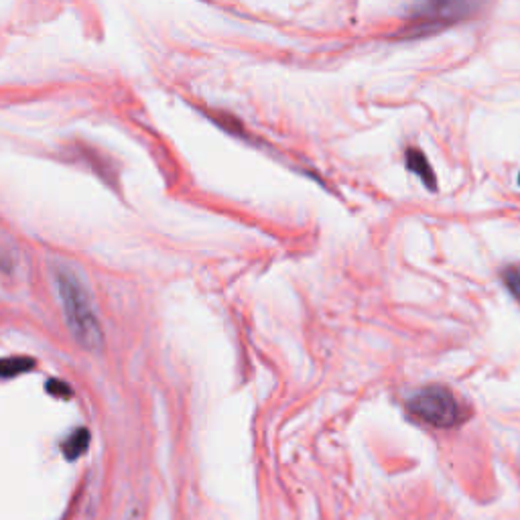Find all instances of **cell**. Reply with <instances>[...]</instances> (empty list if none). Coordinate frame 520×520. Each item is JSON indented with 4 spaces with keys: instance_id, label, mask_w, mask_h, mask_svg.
<instances>
[{
    "instance_id": "cell-1",
    "label": "cell",
    "mask_w": 520,
    "mask_h": 520,
    "mask_svg": "<svg viewBox=\"0 0 520 520\" xmlns=\"http://www.w3.org/2000/svg\"><path fill=\"white\" fill-rule=\"evenodd\" d=\"M55 287H58L67 327L75 337V342L82 348L92 350V352L100 350L104 343L102 326L98 321L92 301H90V295L82 280L72 271L58 269L55 271Z\"/></svg>"
},
{
    "instance_id": "cell-2",
    "label": "cell",
    "mask_w": 520,
    "mask_h": 520,
    "mask_svg": "<svg viewBox=\"0 0 520 520\" xmlns=\"http://www.w3.org/2000/svg\"><path fill=\"white\" fill-rule=\"evenodd\" d=\"M488 0H419L409 15V35L437 33L445 27L477 17Z\"/></svg>"
},
{
    "instance_id": "cell-3",
    "label": "cell",
    "mask_w": 520,
    "mask_h": 520,
    "mask_svg": "<svg viewBox=\"0 0 520 520\" xmlns=\"http://www.w3.org/2000/svg\"><path fill=\"white\" fill-rule=\"evenodd\" d=\"M406 409L414 419L439 429H452L468 419V411L445 386L429 384L406 400Z\"/></svg>"
},
{
    "instance_id": "cell-4",
    "label": "cell",
    "mask_w": 520,
    "mask_h": 520,
    "mask_svg": "<svg viewBox=\"0 0 520 520\" xmlns=\"http://www.w3.org/2000/svg\"><path fill=\"white\" fill-rule=\"evenodd\" d=\"M405 163H406V167H409V171H413L421 181H423V184L427 185V189H431V192H435V189H437V177H435L433 167L429 165V161H427L423 151L413 149V146H411V149H406Z\"/></svg>"
},
{
    "instance_id": "cell-5",
    "label": "cell",
    "mask_w": 520,
    "mask_h": 520,
    "mask_svg": "<svg viewBox=\"0 0 520 520\" xmlns=\"http://www.w3.org/2000/svg\"><path fill=\"white\" fill-rule=\"evenodd\" d=\"M33 366L31 360L27 358H9V360H0V376L4 378H12L23 374L25 370H29Z\"/></svg>"
},
{
    "instance_id": "cell-6",
    "label": "cell",
    "mask_w": 520,
    "mask_h": 520,
    "mask_svg": "<svg viewBox=\"0 0 520 520\" xmlns=\"http://www.w3.org/2000/svg\"><path fill=\"white\" fill-rule=\"evenodd\" d=\"M502 283L520 303V264H508L502 271Z\"/></svg>"
},
{
    "instance_id": "cell-7",
    "label": "cell",
    "mask_w": 520,
    "mask_h": 520,
    "mask_svg": "<svg viewBox=\"0 0 520 520\" xmlns=\"http://www.w3.org/2000/svg\"><path fill=\"white\" fill-rule=\"evenodd\" d=\"M86 447H88V431H83V429L75 431L72 437L67 439V444L63 445L67 458H77V455H82L83 452H86Z\"/></svg>"
},
{
    "instance_id": "cell-8",
    "label": "cell",
    "mask_w": 520,
    "mask_h": 520,
    "mask_svg": "<svg viewBox=\"0 0 520 520\" xmlns=\"http://www.w3.org/2000/svg\"><path fill=\"white\" fill-rule=\"evenodd\" d=\"M518 184H520V175H518Z\"/></svg>"
}]
</instances>
